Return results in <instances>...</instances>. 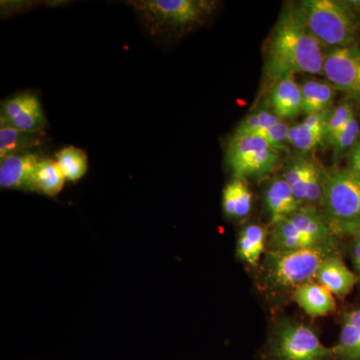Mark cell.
<instances>
[{"label":"cell","mask_w":360,"mask_h":360,"mask_svg":"<svg viewBox=\"0 0 360 360\" xmlns=\"http://www.w3.org/2000/svg\"><path fill=\"white\" fill-rule=\"evenodd\" d=\"M323 47L307 27L300 7L286 4L265 51L264 78L269 89L279 80L300 75H323Z\"/></svg>","instance_id":"obj_1"},{"label":"cell","mask_w":360,"mask_h":360,"mask_svg":"<svg viewBox=\"0 0 360 360\" xmlns=\"http://www.w3.org/2000/svg\"><path fill=\"white\" fill-rule=\"evenodd\" d=\"M298 6L322 47L331 51L360 44V1L303 0Z\"/></svg>","instance_id":"obj_2"},{"label":"cell","mask_w":360,"mask_h":360,"mask_svg":"<svg viewBox=\"0 0 360 360\" xmlns=\"http://www.w3.org/2000/svg\"><path fill=\"white\" fill-rule=\"evenodd\" d=\"M319 205L335 236L360 231V181L348 168L328 170Z\"/></svg>","instance_id":"obj_3"},{"label":"cell","mask_w":360,"mask_h":360,"mask_svg":"<svg viewBox=\"0 0 360 360\" xmlns=\"http://www.w3.org/2000/svg\"><path fill=\"white\" fill-rule=\"evenodd\" d=\"M135 11L153 34L181 33L205 22L215 2L207 0H137Z\"/></svg>","instance_id":"obj_4"},{"label":"cell","mask_w":360,"mask_h":360,"mask_svg":"<svg viewBox=\"0 0 360 360\" xmlns=\"http://www.w3.org/2000/svg\"><path fill=\"white\" fill-rule=\"evenodd\" d=\"M333 251L335 248L267 251L264 260L265 279L277 290H295L315 279L322 262Z\"/></svg>","instance_id":"obj_5"},{"label":"cell","mask_w":360,"mask_h":360,"mask_svg":"<svg viewBox=\"0 0 360 360\" xmlns=\"http://www.w3.org/2000/svg\"><path fill=\"white\" fill-rule=\"evenodd\" d=\"M335 236L321 210L314 205H304L274 225L271 243L274 250H279L335 248Z\"/></svg>","instance_id":"obj_6"},{"label":"cell","mask_w":360,"mask_h":360,"mask_svg":"<svg viewBox=\"0 0 360 360\" xmlns=\"http://www.w3.org/2000/svg\"><path fill=\"white\" fill-rule=\"evenodd\" d=\"M279 153L262 137L236 132L227 146V167L234 179H262L276 169Z\"/></svg>","instance_id":"obj_7"},{"label":"cell","mask_w":360,"mask_h":360,"mask_svg":"<svg viewBox=\"0 0 360 360\" xmlns=\"http://www.w3.org/2000/svg\"><path fill=\"white\" fill-rule=\"evenodd\" d=\"M270 352L276 360H326L333 355L311 328L295 322L279 328Z\"/></svg>","instance_id":"obj_8"},{"label":"cell","mask_w":360,"mask_h":360,"mask_svg":"<svg viewBox=\"0 0 360 360\" xmlns=\"http://www.w3.org/2000/svg\"><path fill=\"white\" fill-rule=\"evenodd\" d=\"M328 170L314 158L300 153L286 163L281 176L288 182L300 205L321 202Z\"/></svg>","instance_id":"obj_9"},{"label":"cell","mask_w":360,"mask_h":360,"mask_svg":"<svg viewBox=\"0 0 360 360\" xmlns=\"http://www.w3.org/2000/svg\"><path fill=\"white\" fill-rule=\"evenodd\" d=\"M323 75L338 91L360 103V44L328 51Z\"/></svg>","instance_id":"obj_10"},{"label":"cell","mask_w":360,"mask_h":360,"mask_svg":"<svg viewBox=\"0 0 360 360\" xmlns=\"http://www.w3.org/2000/svg\"><path fill=\"white\" fill-rule=\"evenodd\" d=\"M0 124L30 134L41 132L45 127V117L37 97L20 94L6 101L2 105Z\"/></svg>","instance_id":"obj_11"},{"label":"cell","mask_w":360,"mask_h":360,"mask_svg":"<svg viewBox=\"0 0 360 360\" xmlns=\"http://www.w3.org/2000/svg\"><path fill=\"white\" fill-rule=\"evenodd\" d=\"M290 127L269 110H258L245 116L236 132L262 137L272 148L288 151V137Z\"/></svg>","instance_id":"obj_12"},{"label":"cell","mask_w":360,"mask_h":360,"mask_svg":"<svg viewBox=\"0 0 360 360\" xmlns=\"http://www.w3.org/2000/svg\"><path fill=\"white\" fill-rule=\"evenodd\" d=\"M40 160L32 153L7 156L0 163V186L34 191V179Z\"/></svg>","instance_id":"obj_13"},{"label":"cell","mask_w":360,"mask_h":360,"mask_svg":"<svg viewBox=\"0 0 360 360\" xmlns=\"http://www.w3.org/2000/svg\"><path fill=\"white\" fill-rule=\"evenodd\" d=\"M309 115L288 131V143L300 153H309L326 144V129L329 111Z\"/></svg>","instance_id":"obj_14"},{"label":"cell","mask_w":360,"mask_h":360,"mask_svg":"<svg viewBox=\"0 0 360 360\" xmlns=\"http://www.w3.org/2000/svg\"><path fill=\"white\" fill-rule=\"evenodd\" d=\"M315 281L330 291L333 295L343 298L349 295L359 281V276L352 271L338 255H330L322 262Z\"/></svg>","instance_id":"obj_15"},{"label":"cell","mask_w":360,"mask_h":360,"mask_svg":"<svg viewBox=\"0 0 360 360\" xmlns=\"http://www.w3.org/2000/svg\"><path fill=\"white\" fill-rule=\"evenodd\" d=\"M269 106L270 111L283 120L302 115V89L295 77L283 78L270 87Z\"/></svg>","instance_id":"obj_16"},{"label":"cell","mask_w":360,"mask_h":360,"mask_svg":"<svg viewBox=\"0 0 360 360\" xmlns=\"http://www.w3.org/2000/svg\"><path fill=\"white\" fill-rule=\"evenodd\" d=\"M264 202L272 226L295 214L302 207L283 176L270 180L265 188Z\"/></svg>","instance_id":"obj_17"},{"label":"cell","mask_w":360,"mask_h":360,"mask_svg":"<svg viewBox=\"0 0 360 360\" xmlns=\"http://www.w3.org/2000/svg\"><path fill=\"white\" fill-rule=\"evenodd\" d=\"M293 297L298 307L312 317L326 316L336 309L335 295L316 281L298 286Z\"/></svg>","instance_id":"obj_18"},{"label":"cell","mask_w":360,"mask_h":360,"mask_svg":"<svg viewBox=\"0 0 360 360\" xmlns=\"http://www.w3.org/2000/svg\"><path fill=\"white\" fill-rule=\"evenodd\" d=\"M302 115L309 116L326 112L333 108L338 90L328 80L307 78L300 84Z\"/></svg>","instance_id":"obj_19"},{"label":"cell","mask_w":360,"mask_h":360,"mask_svg":"<svg viewBox=\"0 0 360 360\" xmlns=\"http://www.w3.org/2000/svg\"><path fill=\"white\" fill-rule=\"evenodd\" d=\"M222 210L229 219H245L252 206V194L246 179H233L222 191Z\"/></svg>","instance_id":"obj_20"},{"label":"cell","mask_w":360,"mask_h":360,"mask_svg":"<svg viewBox=\"0 0 360 360\" xmlns=\"http://www.w3.org/2000/svg\"><path fill=\"white\" fill-rule=\"evenodd\" d=\"M333 354L345 360H360V309L345 314Z\"/></svg>","instance_id":"obj_21"},{"label":"cell","mask_w":360,"mask_h":360,"mask_svg":"<svg viewBox=\"0 0 360 360\" xmlns=\"http://www.w3.org/2000/svg\"><path fill=\"white\" fill-rule=\"evenodd\" d=\"M266 229L262 225L250 224L239 233L236 253L239 259L257 266L265 251Z\"/></svg>","instance_id":"obj_22"},{"label":"cell","mask_w":360,"mask_h":360,"mask_svg":"<svg viewBox=\"0 0 360 360\" xmlns=\"http://www.w3.org/2000/svg\"><path fill=\"white\" fill-rule=\"evenodd\" d=\"M40 132L30 134V132L20 131L7 127L6 124H0V160H4L7 156L23 153L25 149L39 146L41 139Z\"/></svg>","instance_id":"obj_23"},{"label":"cell","mask_w":360,"mask_h":360,"mask_svg":"<svg viewBox=\"0 0 360 360\" xmlns=\"http://www.w3.org/2000/svg\"><path fill=\"white\" fill-rule=\"evenodd\" d=\"M65 177L58 162L51 160H40L34 179V191L47 196H56L65 184Z\"/></svg>","instance_id":"obj_24"},{"label":"cell","mask_w":360,"mask_h":360,"mask_svg":"<svg viewBox=\"0 0 360 360\" xmlns=\"http://www.w3.org/2000/svg\"><path fill=\"white\" fill-rule=\"evenodd\" d=\"M56 162L66 180L77 181L87 170V158L84 151L73 146L61 149L56 153Z\"/></svg>","instance_id":"obj_25"},{"label":"cell","mask_w":360,"mask_h":360,"mask_svg":"<svg viewBox=\"0 0 360 360\" xmlns=\"http://www.w3.org/2000/svg\"><path fill=\"white\" fill-rule=\"evenodd\" d=\"M355 116L354 101L347 98L336 104L329 111L326 129V144L331 143L345 125Z\"/></svg>","instance_id":"obj_26"},{"label":"cell","mask_w":360,"mask_h":360,"mask_svg":"<svg viewBox=\"0 0 360 360\" xmlns=\"http://www.w3.org/2000/svg\"><path fill=\"white\" fill-rule=\"evenodd\" d=\"M359 137L360 123L355 115L333 139V141L329 144V146L333 148L335 158H340L345 153H349L350 149L354 148Z\"/></svg>","instance_id":"obj_27"},{"label":"cell","mask_w":360,"mask_h":360,"mask_svg":"<svg viewBox=\"0 0 360 360\" xmlns=\"http://www.w3.org/2000/svg\"><path fill=\"white\" fill-rule=\"evenodd\" d=\"M348 169L359 179L360 181V137L354 148L348 153Z\"/></svg>","instance_id":"obj_28"},{"label":"cell","mask_w":360,"mask_h":360,"mask_svg":"<svg viewBox=\"0 0 360 360\" xmlns=\"http://www.w3.org/2000/svg\"><path fill=\"white\" fill-rule=\"evenodd\" d=\"M354 243H352V262L356 271L360 276V236L359 233L354 234Z\"/></svg>","instance_id":"obj_29"},{"label":"cell","mask_w":360,"mask_h":360,"mask_svg":"<svg viewBox=\"0 0 360 360\" xmlns=\"http://www.w3.org/2000/svg\"><path fill=\"white\" fill-rule=\"evenodd\" d=\"M357 233H359V236H360V231H359V232H357Z\"/></svg>","instance_id":"obj_30"}]
</instances>
